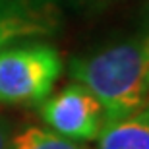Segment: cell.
Returning <instances> with one entry per match:
<instances>
[{"mask_svg":"<svg viewBox=\"0 0 149 149\" xmlns=\"http://www.w3.org/2000/svg\"><path fill=\"white\" fill-rule=\"evenodd\" d=\"M10 149H87V147L83 143L62 138L49 128L29 126L12 138Z\"/></svg>","mask_w":149,"mask_h":149,"instance_id":"obj_6","label":"cell"},{"mask_svg":"<svg viewBox=\"0 0 149 149\" xmlns=\"http://www.w3.org/2000/svg\"><path fill=\"white\" fill-rule=\"evenodd\" d=\"M37 107L49 130L77 143L95 141L107 124L99 99L79 81L64 85Z\"/></svg>","mask_w":149,"mask_h":149,"instance_id":"obj_3","label":"cell"},{"mask_svg":"<svg viewBox=\"0 0 149 149\" xmlns=\"http://www.w3.org/2000/svg\"><path fill=\"white\" fill-rule=\"evenodd\" d=\"M68 72L99 99L107 124L136 114L149 105V29L74 56Z\"/></svg>","mask_w":149,"mask_h":149,"instance_id":"obj_1","label":"cell"},{"mask_svg":"<svg viewBox=\"0 0 149 149\" xmlns=\"http://www.w3.org/2000/svg\"><path fill=\"white\" fill-rule=\"evenodd\" d=\"M56 0H0V19L56 17Z\"/></svg>","mask_w":149,"mask_h":149,"instance_id":"obj_7","label":"cell"},{"mask_svg":"<svg viewBox=\"0 0 149 149\" xmlns=\"http://www.w3.org/2000/svg\"><path fill=\"white\" fill-rule=\"evenodd\" d=\"M56 17H6L0 19V49L23 39H39L56 31Z\"/></svg>","mask_w":149,"mask_h":149,"instance_id":"obj_5","label":"cell"},{"mask_svg":"<svg viewBox=\"0 0 149 149\" xmlns=\"http://www.w3.org/2000/svg\"><path fill=\"white\" fill-rule=\"evenodd\" d=\"M62 56L54 45L23 39L0 49V103L37 107L54 89L62 74Z\"/></svg>","mask_w":149,"mask_h":149,"instance_id":"obj_2","label":"cell"},{"mask_svg":"<svg viewBox=\"0 0 149 149\" xmlns=\"http://www.w3.org/2000/svg\"><path fill=\"white\" fill-rule=\"evenodd\" d=\"M10 141H12L10 124L0 118V149H10Z\"/></svg>","mask_w":149,"mask_h":149,"instance_id":"obj_8","label":"cell"},{"mask_svg":"<svg viewBox=\"0 0 149 149\" xmlns=\"http://www.w3.org/2000/svg\"><path fill=\"white\" fill-rule=\"evenodd\" d=\"M97 149H149V105L136 114L105 124Z\"/></svg>","mask_w":149,"mask_h":149,"instance_id":"obj_4","label":"cell"},{"mask_svg":"<svg viewBox=\"0 0 149 149\" xmlns=\"http://www.w3.org/2000/svg\"><path fill=\"white\" fill-rule=\"evenodd\" d=\"M141 27L149 29V4H147V8H145V12H143V25H141Z\"/></svg>","mask_w":149,"mask_h":149,"instance_id":"obj_10","label":"cell"},{"mask_svg":"<svg viewBox=\"0 0 149 149\" xmlns=\"http://www.w3.org/2000/svg\"><path fill=\"white\" fill-rule=\"evenodd\" d=\"M79 4H83L85 8H93V10H101V8H107V6H112L116 2H122V0H77Z\"/></svg>","mask_w":149,"mask_h":149,"instance_id":"obj_9","label":"cell"}]
</instances>
